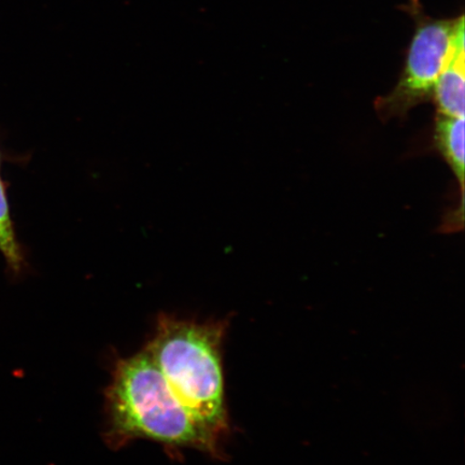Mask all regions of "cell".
I'll return each mask as SVG.
<instances>
[{
  "label": "cell",
  "instance_id": "obj_3",
  "mask_svg": "<svg viewBox=\"0 0 465 465\" xmlns=\"http://www.w3.org/2000/svg\"><path fill=\"white\" fill-rule=\"evenodd\" d=\"M406 13L414 21L402 73L393 90L377 98L375 109L383 122L405 119L418 104L432 100L434 86L450 56L464 15L435 19L424 11L420 0H410Z\"/></svg>",
  "mask_w": 465,
  "mask_h": 465
},
{
  "label": "cell",
  "instance_id": "obj_7",
  "mask_svg": "<svg viewBox=\"0 0 465 465\" xmlns=\"http://www.w3.org/2000/svg\"><path fill=\"white\" fill-rule=\"evenodd\" d=\"M0 164H2V154H0Z\"/></svg>",
  "mask_w": 465,
  "mask_h": 465
},
{
  "label": "cell",
  "instance_id": "obj_5",
  "mask_svg": "<svg viewBox=\"0 0 465 465\" xmlns=\"http://www.w3.org/2000/svg\"><path fill=\"white\" fill-rule=\"evenodd\" d=\"M436 147L450 165L459 183L461 205L464 203V118L436 114Z\"/></svg>",
  "mask_w": 465,
  "mask_h": 465
},
{
  "label": "cell",
  "instance_id": "obj_2",
  "mask_svg": "<svg viewBox=\"0 0 465 465\" xmlns=\"http://www.w3.org/2000/svg\"><path fill=\"white\" fill-rule=\"evenodd\" d=\"M104 440L114 450L147 440L174 451L194 450L225 459L179 402L144 349L115 363L104 392Z\"/></svg>",
  "mask_w": 465,
  "mask_h": 465
},
{
  "label": "cell",
  "instance_id": "obj_1",
  "mask_svg": "<svg viewBox=\"0 0 465 465\" xmlns=\"http://www.w3.org/2000/svg\"><path fill=\"white\" fill-rule=\"evenodd\" d=\"M225 320L196 322L163 313L144 347L179 402L221 455L231 434L225 397Z\"/></svg>",
  "mask_w": 465,
  "mask_h": 465
},
{
  "label": "cell",
  "instance_id": "obj_6",
  "mask_svg": "<svg viewBox=\"0 0 465 465\" xmlns=\"http://www.w3.org/2000/svg\"><path fill=\"white\" fill-rule=\"evenodd\" d=\"M0 253L3 254L9 271L14 275H20L25 271V255L16 238L8 197L2 179H0Z\"/></svg>",
  "mask_w": 465,
  "mask_h": 465
},
{
  "label": "cell",
  "instance_id": "obj_4",
  "mask_svg": "<svg viewBox=\"0 0 465 465\" xmlns=\"http://www.w3.org/2000/svg\"><path fill=\"white\" fill-rule=\"evenodd\" d=\"M464 22H462L458 28L449 61L436 81L432 95L436 113L450 118H464Z\"/></svg>",
  "mask_w": 465,
  "mask_h": 465
}]
</instances>
